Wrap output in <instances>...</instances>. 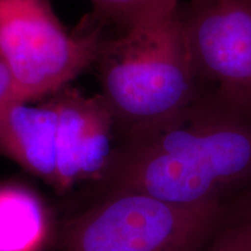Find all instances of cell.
<instances>
[{
    "instance_id": "obj_1",
    "label": "cell",
    "mask_w": 251,
    "mask_h": 251,
    "mask_svg": "<svg viewBox=\"0 0 251 251\" xmlns=\"http://www.w3.org/2000/svg\"><path fill=\"white\" fill-rule=\"evenodd\" d=\"M96 183L181 206L251 209V101L208 91L117 141Z\"/></svg>"
},
{
    "instance_id": "obj_2",
    "label": "cell",
    "mask_w": 251,
    "mask_h": 251,
    "mask_svg": "<svg viewBox=\"0 0 251 251\" xmlns=\"http://www.w3.org/2000/svg\"><path fill=\"white\" fill-rule=\"evenodd\" d=\"M92 68L117 141L172 118L207 92L194 71L178 9L109 34Z\"/></svg>"
},
{
    "instance_id": "obj_3",
    "label": "cell",
    "mask_w": 251,
    "mask_h": 251,
    "mask_svg": "<svg viewBox=\"0 0 251 251\" xmlns=\"http://www.w3.org/2000/svg\"><path fill=\"white\" fill-rule=\"evenodd\" d=\"M45 101L11 102L0 115V153L58 191L99 178L117 144L101 94L71 85Z\"/></svg>"
},
{
    "instance_id": "obj_4",
    "label": "cell",
    "mask_w": 251,
    "mask_h": 251,
    "mask_svg": "<svg viewBox=\"0 0 251 251\" xmlns=\"http://www.w3.org/2000/svg\"><path fill=\"white\" fill-rule=\"evenodd\" d=\"M249 212L100 190L90 206L59 225L56 242L59 251H201L231 220Z\"/></svg>"
},
{
    "instance_id": "obj_5",
    "label": "cell",
    "mask_w": 251,
    "mask_h": 251,
    "mask_svg": "<svg viewBox=\"0 0 251 251\" xmlns=\"http://www.w3.org/2000/svg\"><path fill=\"white\" fill-rule=\"evenodd\" d=\"M106 25L89 13L71 29L50 0H0V58L18 102L46 99L93 67Z\"/></svg>"
},
{
    "instance_id": "obj_6",
    "label": "cell",
    "mask_w": 251,
    "mask_h": 251,
    "mask_svg": "<svg viewBox=\"0 0 251 251\" xmlns=\"http://www.w3.org/2000/svg\"><path fill=\"white\" fill-rule=\"evenodd\" d=\"M178 15L207 92L251 101V0H187Z\"/></svg>"
},
{
    "instance_id": "obj_7",
    "label": "cell",
    "mask_w": 251,
    "mask_h": 251,
    "mask_svg": "<svg viewBox=\"0 0 251 251\" xmlns=\"http://www.w3.org/2000/svg\"><path fill=\"white\" fill-rule=\"evenodd\" d=\"M50 233L49 214L36 193L0 184V251H46Z\"/></svg>"
},
{
    "instance_id": "obj_8",
    "label": "cell",
    "mask_w": 251,
    "mask_h": 251,
    "mask_svg": "<svg viewBox=\"0 0 251 251\" xmlns=\"http://www.w3.org/2000/svg\"><path fill=\"white\" fill-rule=\"evenodd\" d=\"M91 14L111 33H121L146 19L177 11L181 0H90Z\"/></svg>"
},
{
    "instance_id": "obj_9",
    "label": "cell",
    "mask_w": 251,
    "mask_h": 251,
    "mask_svg": "<svg viewBox=\"0 0 251 251\" xmlns=\"http://www.w3.org/2000/svg\"><path fill=\"white\" fill-rule=\"evenodd\" d=\"M201 251H251V212L231 220Z\"/></svg>"
},
{
    "instance_id": "obj_10",
    "label": "cell",
    "mask_w": 251,
    "mask_h": 251,
    "mask_svg": "<svg viewBox=\"0 0 251 251\" xmlns=\"http://www.w3.org/2000/svg\"><path fill=\"white\" fill-rule=\"evenodd\" d=\"M15 101L13 84L6 65L0 58V115L11 102Z\"/></svg>"
}]
</instances>
